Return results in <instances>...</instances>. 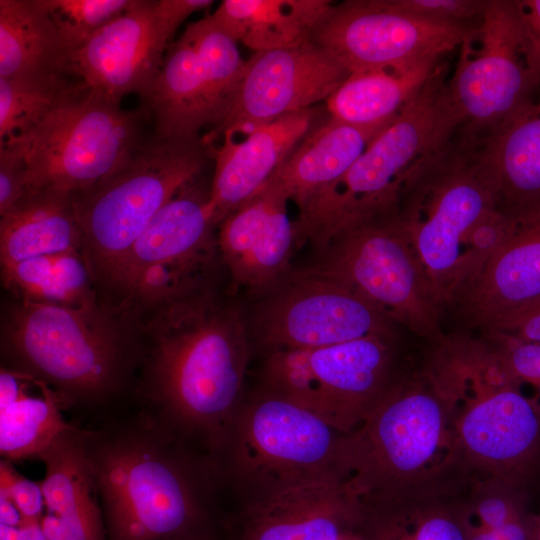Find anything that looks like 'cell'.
I'll use <instances>...</instances> for the list:
<instances>
[{
  "instance_id": "obj_5",
  "label": "cell",
  "mask_w": 540,
  "mask_h": 540,
  "mask_svg": "<svg viewBox=\"0 0 540 540\" xmlns=\"http://www.w3.org/2000/svg\"><path fill=\"white\" fill-rule=\"evenodd\" d=\"M348 434L255 386L210 457L235 509L299 487L348 482Z\"/></svg>"
},
{
  "instance_id": "obj_25",
  "label": "cell",
  "mask_w": 540,
  "mask_h": 540,
  "mask_svg": "<svg viewBox=\"0 0 540 540\" xmlns=\"http://www.w3.org/2000/svg\"><path fill=\"white\" fill-rule=\"evenodd\" d=\"M46 540H107L85 428L71 424L42 451Z\"/></svg>"
},
{
  "instance_id": "obj_8",
  "label": "cell",
  "mask_w": 540,
  "mask_h": 540,
  "mask_svg": "<svg viewBox=\"0 0 540 540\" xmlns=\"http://www.w3.org/2000/svg\"><path fill=\"white\" fill-rule=\"evenodd\" d=\"M459 395L456 453L474 475L530 494L540 474V396L527 397L481 338L447 336Z\"/></svg>"
},
{
  "instance_id": "obj_29",
  "label": "cell",
  "mask_w": 540,
  "mask_h": 540,
  "mask_svg": "<svg viewBox=\"0 0 540 540\" xmlns=\"http://www.w3.org/2000/svg\"><path fill=\"white\" fill-rule=\"evenodd\" d=\"M57 393L27 374L0 371V454L7 461L36 459L71 426Z\"/></svg>"
},
{
  "instance_id": "obj_42",
  "label": "cell",
  "mask_w": 540,
  "mask_h": 540,
  "mask_svg": "<svg viewBox=\"0 0 540 540\" xmlns=\"http://www.w3.org/2000/svg\"><path fill=\"white\" fill-rule=\"evenodd\" d=\"M489 333H502L522 341L540 343V302L513 314L484 334Z\"/></svg>"
},
{
  "instance_id": "obj_12",
  "label": "cell",
  "mask_w": 540,
  "mask_h": 540,
  "mask_svg": "<svg viewBox=\"0 0 540 540\" xmlns=\"http://www.w3.org/2000/svg\"><path fill=\"white\" fill-rule=\"evenodd\" d=\"M148 119L144 107L124 109L79 81L27 133L7 142L24 154L27 192L73 193L124 163L148 139Z\"/></svg>"
},
{
  "instance_id": "obj_45",
  "label": "cell",
  "mask_w": 540,
  "mask_h": 540,
  "mask_svg": "<svg viewBox=\"0 0 540 540\" xmlns=\"http://www.w3.org/2000/svg\"><path fill=\"white\" fill-rule=\"evenodd\" d=\"M22 524L24 521L16 506L7 496L0 494V525L17 528Z\"/></svg>"
},
{
  "instance_id": "obj_46",
  "label": "cell",
  "mask_w": 540,
  "mask_h": 540,
  "mask_svg": "<svg viewBox=\"0 0 540 540\" xmlns=\"http://www.w3.org/2000/svg\"><path fill=\"white\" fill-rule=\"evenodd\" d=\"M528 530L530 540H540V515L530 513L528 519Z\"/></svg>"
},
{
  "instance_id": "obj_17",
  "label": "cell",
  "mask_w": 540,
  "mask_h": 540,
  "mask_svg": "<svg viewBox=\"0 0 540 540\" xmlns=\"http://www.w3.org/2000/svg\"><path fill=\"white\" fill-rule=\"evenodd\" d=\"M475 25L416 15L394 0H346L332 2L309 41L351 74L439 61Z\"/></svg>"
},
{
  "instance_id": "obj_22",
  "label": "cell",
  "mask_w": 540,
  "mask_h": 540,
  "mask_svg": "<svg viewBox=\"0 0 540 540\" xmlns=\"http://www.w3.org/2000/svg\"><path fill=\"white\" fill-rule=\"evenodd\" d=\"M363 514L346 483L314 484L227 511L223 540H344Z\"/></svg>"
},
{
  "instance_id": "obj_9",
  "label": "cell",
  "mask_w": 540,
  "mask_h": 540,
  "mask_svg": "<svg viewBox=\"0 0 540 540\" xmlns=\"http://www.w3.org/2000/svg\"><path fill=\"white\" fill-rule=\"evenodd\" d=\"M209 159L203 137L175 140L153 134L118 168L71 193L82 254L96 285L103 284L156 214L198 180Z\"/></svg>"
},
{
  "instance_id": "obj_7",
  "label": "cell",
  "mask_w": 540,
  "mask_h": 540,
  "mask_svg": "<svg viewBox=\"0 0 540 540\" xmlns=\"http://www.w3.org/2000/svg\"><path fill=\"white\" fill-rule=\"evenodd\" d=\"M444 70L439 65L351 167L299 211L295 220L299 243L310 241L321 251L345 228L397 209L407 180L460 129Z\"/></svg>"
},
{
  "instance_id": "obj_43",
  "label": "cell",
  "mask_w": 540,
  "mask_h": 540,
  "mask_svg": "<svg viewBox=\"0 0 540 540\" xmlns=\"http://www.w3.org/2000/svg\"><path fill=\"white\" fill-rule=\"evenodd\" d=\"M530 513L526 517L517 519L496 529L482 528L472 523L468 517L466 540H530L528 530Z\"/></svg>"
},
{
  "instance_id": "obj_37",
  "label": "cell",
  "mask_w": 540,
  "mask_h": 540,
  "mask_svg": "<svg viewBox=\"0 0 540 540\" xmlns=\"http://www.w3.org/2000/svg\"><path fill=\"white\" fill-rule=\"evenodd\" d=\"M480 338L514 379L533 386L540 396V343L502 333L483 334Z\"/></svg>"
},
{
  "instance_id": "obj_30",
  "label": "cell",
  "mask_w": 540,
  "mask_h": 540,
  "mask_svg": "<svg viewBox=\"0 0 540 540\" xmlns=\"http://www.w3.org/2000/svg\"><path fill=\"white\" fill-rule=\"evenodd\" d=\"M72 251L82 253V235L71 193L28 191L1 215V264Z\"/></svg>"
},
{
  "instance_id": "obj_15",
  "label": "cell",
  "mask_w": 540,
  "mask_h": 540,
  "mask_svg": "<svg viewBox=\"0 0 540 540\" xmlns=\"http://www.w3.org/2000/svg\"><path fill=\"white\" fill-rule=\"evenodd\" d=\"M246 60L211 17L188 24L167 49L142 107L163 139L192 140L223 118ZM208 132V133H209Z\"/></svg>"
},
{
  "instance_id": "obj_2",
  "label": "cell",
  "mask_w": 540,
  "mask_h": 540,
  "mask_svg": "<svg viewBox=\"0 0 540 540\" xmlns=\"http://www.w3.org/2000/svg\"><path fill=\"white\" fill-rule=\"evenodd\" d=\"M138 324L147 341L135 390L139 408L212 455L247 392L253 347L242 310L208 285Z\"/></svg>"
},
{
  "instance_id": "obj_36",
  "label": "cell",
  "mask_w": 540,
  "mask_h": 540,
  "mask_svg": "<svg viewBox=\"0 0 540 540\" xmlns=\"http://www.w3.org/2000/svg\"><path fill=\"white\" fill-rule=\"evenodd\" d=\"M529 493L491 476L475 475L467 495L469 520L485 529H496L526 517Z\"/></svg>"
},
{
  "instance_id": "obj_1",
  "label": "cell",
  "mask_w": 540,
  "mask_h": 540,
  "mask_svg": "<svg viewBox=\"0 0 540 540\" xmlns=\"http://www.w3.org/2000/svg\"><path fill=\"white\" fill-rule=\"evenodd\" d=\"M107 540H223L211 457L142 409L85 428Z\"/></svg>"
},
{
  "instance_id": "obj_32",
  "label": "cell",
  "mask_w": 540,
  "mask_h": 540,
  "mask_svg": "<svg viewBox=\"0 0 540 540\" xmlns=\"http://www.w3.org/2000/svg\"><path fill=\"white\" fill-rule=\"evenodd\" d=\"M330 0H224L210 14L236 42L254 52L309 41Z\"/></svg>"
},
{
  "instance_id": "obj_38",
  "label": "cell",
  "mask_w": 540,
  "mask_h": 540,
  "mask_svg": "<svg viewBox=\"0 0 540 540\" xmlns=\"http://www.w3.org/2000/svg\"><path fill=\"white\" fill-rule=\"evenodd\" d=\"M0 494L13 502L24 523L41 521L45 511L41 482L22 476L11 461L4 459L0 463Z\"/></svg>"
},
{
  "instance_id": "obj_18",
  "label": "cell",
  "mask_w": 540,
  "mask_h": 540,
  "mask_svg": "<svg viewBox=\"0 0 540 540\" xmlns=\"http://www.w3.org/2000/svg\"><path fill=\"white\" fill-rule=\"evenodd\" d=\"M349 75L310 41L254 52L223 118L203 139L210 145L231 128L268 122L326 101Z\"/></svg>"
},
{
  "instance_id": "obj_10",
  "label": "cell",
  "mask_w": 540,
  "mask_h": 540,
  "mask_svg": "<svg viewBox=\"0 0 540 540\" xmlns=\"http://www.w3.org/2000/svg\"><path fill=\"white\" fill-rule=\"evenodd\" d=\"M422 358L415 361L403 352L399 334L275 351L263 355L256 386L350 433Z\"/></svg>"
},
{
  "instance_id": "obj_28",
  "label": "cell",
  "mask_w": 540,
  "mask_h": 540,
  "mask_svg": "<svg viewBox=\"0 0 540 540\" xmlns=\"http://www.w3.org/2000/svg\"><path fill=\"white\" fill-rule=\"evenodd\" d=\"M384 127L356 126L328 114L314 124L269 180L301 211L351 167Z\"/></svg>"
},
{
  "instance_id": "obj_6",
  "label": "cell",
  "mask_w": 540,
  "mask_h": 540,
  "mask_svg": "<svg viewBox=\"0 0 540 540\" xmlns=\"http://www.w3.org/2000/svg\"><path fill=\"white\" fill-rule=\"evenodd\" d=\"M494 209L477 147L459 132L402 189L398 218L446 310L501 242L500 226L488 216Z\"/></svg>"
},
{
  "instance_id": "obj_47",
  "label": "cell",
  "mask_w": 540,
  "mask_h": 540,
  "mask_svg": "<svg viewBox=\"0 0 540 540\" xmlns=\"http://www.w3.org/2000/svg\"><path fill=\"white\" fill-rule=\"evenodd\" d=\"M344 540H361V539H360V537L358 536L357 531H356L354 534L348 536V537L345 538Z\"/></svg>"
},
{
  "instance_id": "obj_31",
  "label": "cell",
  "mask_w": 540,
  "mask_h": 540,
  "mask_svg": "<svg viewBox=\"0 0 540 540\" xmlns=\"http://www.w3.org/2000/svg\"><path fill=\"white\" fill-rule=\"evenodd\" d=\"M438 66V61H431L351 73L325 101L327 113L356 126L384 127L412 101Z\"/></svg>"
},
{
  "instance_id": "obj_41",
  "label": "cell",
  "mask_w": 540,
  "mask_h": 540,
  "mask_svg": "<svg viewBox=\"0 0 540 540\" xmlns=\"http://www.w3.org/2000/svg\"><path fill=\"white\" fill-rule=\"evenodd\" d=\"M528 62L540 78V0H515Z\"/></svg>"
},
{
  "instance_id": "obj_35",
  "label": "cell",
  "mask_w": 540,
  "mask_h": 540,
  "mask_svg": "<svg viewBox=\"0 0 540 540\" xmlns=\"http://www.w3.org/2000/svg\"><path fill=\"white\" fill-rule=\"evenodd\" d=\"M72 54L92 34L121 15L131 0H39Z\"/></svg>"
},
{
  "instance_id": "obj_4",
  "label": "cell",
  "mask_w": 540,
  "mask_h": 540,
  "mask_svg": "<svg viewBox=\"0 0 540 540\" xmlns=\"http://www.w3.org/2000/svg\"><path fill=\"white\" fill-rule=\"evenodd\" d=\"M458 403L445 353L429 347L422 361L348 434V484L359 498L389 495L463 466L454 439Z\"/></svg>"
},
{
  "instance_id": "obj_27",
  "label": "cell",
  "mask_w": 540,
  "mask_h": 540,
  "mask_svg": "<svg viewBox=\"0 0 540 540\" xmlns=\"http://www.w3.org/2000/svg\"><path fill=\"white\" fill-rule=\"evenodd\" d=\"M0 78L45 86L78 80L71 53L39 0H0Z\"/></svg>"
},
{
  "instance_id": "obj_16",
  "label": "cell",
  "mask_w": 540,
  "mask_h": 540,
  "mask_svg": "<svg viewBox=\"0 0 540 540\" xmlns=\"http://www.w3.org/2000/svg\"><path fill=\"white\" fill-rule=\"evenodd\" d=\"M257 298L247 322L253 351L262 356L371 335H398V325L364 297L312 267L292 271Z\"/></svg>"
},
{
  "instance_id": "obj_26",
  "label": "cell",
  "mask_w": 540,
  "mask_h": 540,
  "mask_svg": "<svg viewBox=\"0 0 540 540\" xmlns=\"http://www.w3.org/2000/svg\"><path fill=\"white\" fill-rule=\"evenodd\" d=\"M478 166L498 211L540 206V98H533L477 147Z\"/></svg>"
},
{
  "instance_id": "obj_34",
  "label": "cell",
  "mask_w": 540,
  "mask_h": 540,
  "mask_svg": "<svg viewBox=\"0 0 540 540\" xmlns=\"http://www.w3.org/2000/svg\"><path fill=\"white\" fill-rule=\"evenodd\" d=\"M77 82L45 86L0 78V144L27 133Z\"/></svg>"
},
{
  "instance_id": "obj_20",
  "label": "cell",
  "mask_w": 540,
  "mask_h": 540,
  "mask_svg": "<svg viewBox=\"0 0 540 540\" xmlns=\"http://www.w3.org/2000/svg\"><path fill=\"white\" fill-rule=\"evenodd\" d=\"M511 218L507 236L447 307L462 329L487 333L540 302V206Z\"/></svg>"
},
{
  "instance_id": "obj_23",
  "label": "cell",
  "mask_w": 540,
  "mask_h": 540,
  "mask_svg": "<svg viewBox=\"0 0 540 540\" xmlns=\"http://www.w3.org/2000/svg\"><path fill=\"white\" fill-rule=\"evenodd\" d=\"M318 118L315 107L301 109L268 122L231 128L221 134L218 146L209 145L215 164L209 205L218 226L268 182Z\"/></svg>"
},
{
  "instance_id": "obj_48",
  "label": "cell",
  "mask_w": 540,
  "mask_h": 540,
  "mask_svg": "<svg viewBox=\"0 0 540 540\" xmlns=\"http://www.w3.org/2000/svg\"><path fill=\"white\" fill-rule=\"evenodd\" d=\"M539 515H540V513H539Z\"/></svg>"
},
{
  "instance_id": "obj_24",
  "label": "cell",
  "mask_w": 540,
  "mask_h": 540,
  "mask_svg": "<svg viewBox=\"0 0 540 540\" xmlns=\"http://www.w3.org/2000/svg\"><path fill=\"white\" fill-rule=\"evenodd\" d=\"M474 475L462 467L389 495L361 500V540H466Z\"/></svg>"
},
{
  "instance_id": "obj_33",
  "label": "cell",
  "mask_w": 540,
  "mask_h": 540,
  "mask_svg": "<svg viewBox=\"0 0 540 540\" xmlns=\"http://www.w3.org/2000/svg\"><path fill=\"white\" fill-rule=\"evenodd\" d=\"M3 285L22 301L69 307L100 303L95 281L79 251L1 264Z\"/></svg>"
},
{
  "instance_id": "obj_40",
  "label": "cell",
  "mask_w": 540,
  "mask_h": 540,
  "mask_svg": "<svg viewBox=\"0 0 540 540\" xmlns=\"http://www.w3.org/2000/svg\"><path fill=\"white\" fill-rule=\"evenodd\" d=\"M410 13L454 23L470 24L480 19L488 0H394Z\"/></svg>"
},
{
  "instance_id": "obj_39",
  "label": "cell",
  "mask_w": 540,
  "mask_h": 540,
  "mask_svg": "<svg viewBox=\"0 0 540 540\" xmlns=\"http://www.w3.org/2000/svg\"><path fill=\"white\" fill-rule=\"evenodd\" d=\"M27 165L20 146L0 144V216L13 208L27 193Z\"/></svg>"
},
{
  "instance_id": "obj_14",
  "label": "cell",
  "mask_w": 540,
  "mask_h": 540,
  "mask_svg": "<svg viewBox=\"0 0 540 540\" xmlns=\"http://www.w3.org/2000/svg\"><path fill=\"white\" fill-rule=\"evenodd\" d=\"M459 49L447 93L460 135L478 146L534 98L540 78L528 62L513 1L488 0Z\"/></svg>"
},
{
  "instance_id": "obj_3",
  "label": "cell",
  "mask_w": 540,
  "mask_h": 540,
  "mask_svg": "<svg viewBox=\"0 0 540 540\" xmlns=\"http://www.w3.org/2000/svg\"><path fill=\"white\" fill-rule=\"evenodd\" d=\"M127 320L104 303L69 307L20 300L2 331L4 368L49 385L65 409L116 412L143 359Z\"/></svg>"
},
{
  "instance_id": "obj_21",
  "label": "cell",
  "mask_w": 540,
  "mask_h": 540,
  "mask_svg": "<svg viewBox=\"0 0 540 540\" xmlns=\"http://www.w3.org/2000/svg\"><path fill=\"white\" fill-rule=\"evenodd\" d=\"M289 200L271 180L226 216L217 229L219 256L234 285L260 296L293 270L298 244Z\"/></svg>"
},
{
  "instance_id": "obj_19",
  "label": "cell",
  "mask_w": 540,
  "mask_h": 540,
  "mask_svg": "<svg viewBox=\"0 0 540 540\" xmlns=\"http://www.w3.org/2000/svg\"><path fill=\"white\" fill-rule=\"evenodd\" d=\"M178 26L158 0H131L119 16L71 54V72L89 88L121 103L141 98L154 82Z\"/></svg>"
},
{
  "instance_id": "obj_44",
  "label": "cell",
  "mask_w": 540,
  "mask_h": 540,
  "mask_svg": "<svg viewBox=\"0 0 540 540\" xmlns=\"http://www.w3.org/2000/svg\"><path fill=\"white\" fill-rule=\"evenodd\" d=\"M0 540H46V537L40 522H30L17 528L0 525Z\"/></svg>"
},
{
  "instance_id": "obj_13",
  "label": "cell",
  "mask_w": 540,
  "mask_h": 540,
  "mask_svg": "<svg viewBox=\"0 0 540 540\" xmlns=\"http://www.w3.org/2000/svg\"><path fill=\"white\" fill-rule=\"evenodd\" d=\"M311 266L364 297L398 326L431 345L446 335V307L433 287L397 210L336 234Z\"/></svg>"
},
{
  "instance_id": "obj_11",
  "label": "cell",
  "mask_w": 540,
  "mask_h": 540,
  "mask_svg": "<svg viewBox=\"0 0 540 540\" xmlns=\"http://www.w3.org/2000/svg\"><path fill=\"white\" fill-rule=\"evenodd\" d=\"M210 189L193 183L170 200L117 263L102 285L108 305L131 324L209 284L218 224Z\"/></svg>"
}]
</instances>
